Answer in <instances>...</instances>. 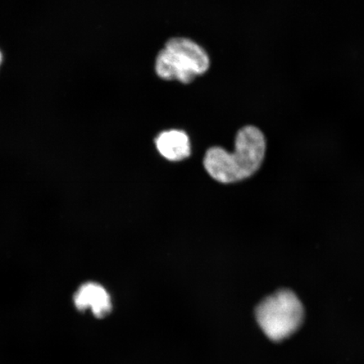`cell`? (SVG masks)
<instances>
[{"label": "cell", "mask_w": 364, "mask_h": 364, "mask_svg": "<svg viewBox=\"0 0 364 364\" xmlns=\"http://www.w3.org/2000/svg\"><path fill=\"white\" fill-rule=\"evenodd\" d=\"M156 144L159 154L168 161H183L191 154L189 136L183 131L163 132L157 136Z\"/></svg>", "instance_id": "5"}, {"label": "cell", "mask_w": 364, "mask_h": 364, "mask_svg": "<svg viewBox=\"0 0 364 364\" xmlns=\"http://www.w3.org/2000/svg\"><path fill=\"white\" fill-rule=\"evenodd\" d=\"M75 304L80 311L90 309L97 317L107 316L112 309L110 295L102 285L95 283L80 286L75 294Z\"/></svg>", "instance_id": "4"}, {"label": "cell", "mask_w": 364, "mask_h": 364, "mask_svg": "<svg viewBox=\"0 0 364 364\" xmlns=\"http://www.w3.org/2000/svg\"><path fill=\"white\" fill-rule=\"evenodd\" d=\"M256 316L267 338L281 341L298 331L304 321V311L292 290L281 289L262 300L257 308Z\"/></svg>", "instance_id": "3"}, {"label": "cell", "mask_w": 364, "mask_h": 364, "mask_svg": "<svg viewBox=\"0 0 364 364\" xmlns=\"http://www.w3.org/2000/svg\"><path fill=\"white\" fill-rule=\"evenodd\" d=\"M210 67V58L194 41L186 38H171L158 53L156 72L164 80L190 84L205 74Z\"/></svg>", "instance_id": "2"}, {"label": "cell", "mask_w": 364, "mask_h": 364, "mask_svg": "<svg viewBox=\"0 0 364 364\" xmlns=\"http://www.w3.org/2000/svg\"><path fill=\"white\" fill-rule=\"evenodd\" d=\"M2 60H3L2 53H1V52H0V65H1Z\"/></svg>", "instance_id": "6"}, {"label": "cell", "mask_w": 364, "mask_h": 364, "mask_svg": "<svg viewBox=\"0 0 364 364\" xmlns=\"http://www.w3.org/2000/svg\"><path fill=\"white\" fill-rule=\"evenodd\" d=\"M267 150V140L257 127L241 129L235 139V151L213 147L205 154L203 165L209 176L221 183L245 180L260 169Z\"/></svg>", "instance_id": "1"}]
</instances>
